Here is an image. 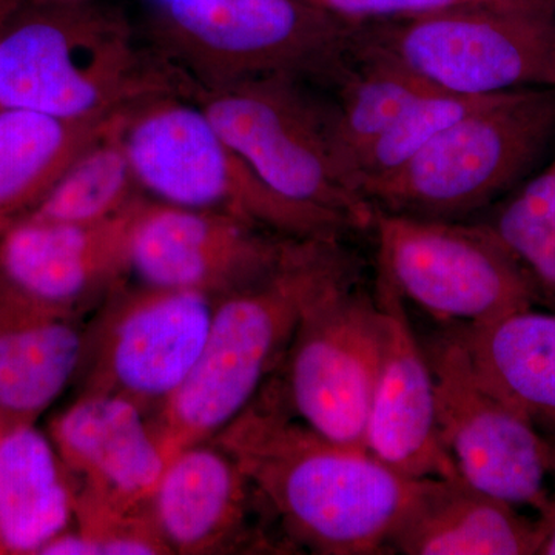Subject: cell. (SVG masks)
Listing matches in <instances>:
<instances>
[{"mask_svg": "<svg viewBox=\"0 0 555 555\" xmlns=\"http://www.w3.org/2000/svg\"><path fill=\"white\" fill-rule=\"evenodd\" d=\"M75 525V492L49 434L0 416V554L39 555Z\"/></svg>", "mask_w": 555, "mask_h": 555, "instance_id": "ffe728a7", "label": "cell"}, {"mask_svg": "<svg viewBox=\"0 0 555 555\" xmlns=\"http://www.w3.org/2000/svg\"><path fill=\"white\" fill-rule=\"evenodd\" d=\"M378 275L404 301L451 326L532 309L535 292L494 233L477 221H429L375 210Z\"/></svg>", "mask_w": 555, "mask_h": 555, "instance_id": "9c48e42d", "label": "cell"}, {"mask_svg": "<svg viewBox=\"0 0 555 555\" xmlns=\"http://www.w3.org/2000/svg\"><path fill=\"white\" fill-rule=\"evenodd\" d=\"M520 5L528 14L555 16V0H520Z\"/></svg>", "mask_w": 555, "mask_h": 555, "instance_id": "f1b7e54d", "label": "cell"}, {"mask_svg": "<svg viewBox=\"0 0 555 555\" xmlns=\"http://www.w3.org/2000/svg\"><path fill=\"white\" fill-rule=\"evenodd\" d=\"M124 115L126 109L80 150L49 193L24 219L96 224L118 217L147 196L139 185L124 142Z\"/></svg>", "mask_w": 555, "mask_h": 555, "instance_id": "cb8c5ba5", "label": "cell"}, {"mask_svg": "<svg viewBox=\"0 0 555 555\" xmlns=\"http://www.w3.org/2000/svg\"><path fill=\"white\" fill-rule=\"evenodd\" d=\"M555 153V89L492 94L403 167L364 189L375 210L470 221L545 169Z\"/></svg>", "mask_w": 555, "mask_h": 555, "instance_id": "5b68a950", "label": "cell"}, {"mask_svg": "<svg viewBox=\"0 0 555 555\" xmlns=\"http://www.w3.org/2000/svg\"><path fill=\"white\" fill-rule=\"evenodd\" d=\"M195 86L145 49L118 7L102 0L22 2L0 27V109L64 120L107 119Z\"/></svg>", "mask_w": 555, "mask_h": 555, "instance_id": "3957f363", "label": "cell"}, {"mask_svg": "<svg viewBox=\"0 0 555 555\" xmlns=\"http://www.w3.org/2000/svg\"><path fill=\"white\" fill-rule=\"evenodd\" d=\"M115 116L64 120L0 109V233L35 210L80 150Z\"/></svg>", "mask_w": 555, "mask_h": 555, "instance_id": "7402d4cb", "label": "cell"}, {"mask_svg": "<svg viewBox=\"0 0 555 555\" xmlns=\"http://www.w3.org/2000/svg\"><path fill=\"white\" fill-rule=\"evenodd\" d=\"M553 164H554V167H555V153H554Z\"/></svg>", "mask_w": 555, "mask_h": 555, "instance_id": "1f68e13d", "label": "cell"}, {"mask_svg": "<svg viewBox=\"0 0 555 555\" xmlns=\"http://www.w3.org/2000/svg\"><path fill=\"white\" fill-rule=\"evenodd\" d=\"M436 91L425 80L389 62L352 50V60L341 79L327 89L332 159L346 189L356 193L353 167L363 150L414 102Z\"/></svg>", "mask_w": 555, "mask_h": 555, "instance_id": "603a6c76", "label": "cell"}, {"mask_svg": "<svg viewBox=\"0 0 555 555\" xmlns=\"http://www.w3.org/2000/svg\"><path fill=\"white\" fill-rule=\"evenodd\" d=\"M374 292L385 338L369 411L366 449L404 477H456L438 436L433 369L409 320L406 301L382 275Z\"/></svg>", "mask_w": 555, "mask_h": 555, "instance_id": "e0dca14e", "label": "cell"}, {"mask_svg": "<svg viewBox=\"0 0 555 555\" xmlns=\"http://www.w3.org/2000/svg\"><path fill=\"white\" fill-rule=\"evenodd\" d=\"M356 27L306 0H158L147 21L153 49L196 90L272 75L331 89Z\"/></svg>", "mask_w": 555, "mask_h": 555, "instance_id": "277c9868", "label": "cell"}, {"mask_svg": "<svg viewBox=\"0 0 555 555\" xmlns=\"http://www.w3.org/2000/svg\"><path fill=\"white\" fill-rule=\"evenodd\" d=\"M425 349L438 436L459 476L485 494L539 513L553 477L546 437L485 386L454 327Z\"/></svg>", "mask_w": 555, "mask_h": 555, "instance_id": "7c38bea8", "label": "cell"}, {"mask_svg": "<svg viewBox=\"0 0 555 555\" xmlns=\"http://www.w3.org/2000/svg\"><path fill=\"white\" fill-rule=\"evenodd\" d=\"M291 240L232 215L150 198L134 228L130 268L139 283L218 299L268 273Z\"/></svg>", "mask_w": 555, "mask_h": 555, "instance_id": "9a60e30c", "label": "cell"}, {"mask_svg": "<svg viewBox=\"0 0 555 555\" xmlns=\"http://www.w3.org/2000/svg\"><path fill=\"white\" fill-rule=\"evenodd\" d=\"M0 297V416L36 423L78 375L87 326Z\"/></svg>", "mask_w": 555, "mask_h": 555, "instance_id": "d6986e66", "label": "cell"}, {"mask_svg": "<svg viewBox=\"0 0 555 555\" xmlns=\"http://www.w3.org/2000/svg\"><path fill=\"white\" fill-rule=\"evenodd\" d=\"M352 50L444 93L555 89V16L463 9L364 22L353 30Z\"/></svg>", "mask_w": 555, "mask_h": 555, "instance_id": "52a82bcc", "label": "cell"}, {"mask_svg": "<svg viewBox=\"0 0 555 555\" xmlns=\"http://www.w3.org/2000/svg\"><path fill=\"white\" fill-rule=\"evenodd\" d=\"M485 386L545 437H555V313L521 310L454 326Z\"/></svg>", "mask_w": 555, "mask_h": 555, "instance_id": "44dd1931", "label": "cell"}, {"mask_svg": "<svg viewBox=\"0 0 555 555\" xmlns=\"http://www.w3.org/2000/svg\"><path fill=\"white\" fill-rule=\"evenodd\" d=\"M145 196L96 224L22 219L0 233V297L82 317L126 283Z\"/></svg>", "mask_w": 555, "mask_h": 555, "instance_id": "4fadbf2b", "label": "cell"}, {"mask_svg": "<svg viewBox=\"0 0 555 555\" xmlns=\"http://www.w3.org/2000/svg\"><path fill=\"white\" fill-rule=\"evenodd\" d=\"M193 100L269 188L345 218L358 233L372 232L375 208L346 189L335 171L326 89L272 75L196 90Z\"/></svg>", "mask_w": 555, "mask_h": 555, "instance_id": "ba28073f", "label": "cell"}, {"mask_svg": "<svg viewBox=\"0 0 555 555\" xmlns=\"http://www.w3.org/2000/svg\"><path fill=\"white\" fill-rule=\"evenodd\" d=\"M491 230L531 281L537 301L555 309V167L528 179L470 219Z\"/></svg>", "mask_w": 555, "mask_h": 555, "instance_id": "d4e9b609", "label": "cell"}, {"mask_svg": "<svg viewBox=\"0 0 555 555\" xmlns=\"http://www.w3.org/2000/svg\"><path fill=\"white\" fill-rule=\"evenodd\" d=\"M306 2L352 24L404 20V17L423 16V14L438 13V11L463 9L524 13L518 0H306Z\"/></svg>", "mask_w": 555, "mask_h": 555, "instance_id": "4316f807", "label": "cell"}, {"mask_svg": "<svg viewBox=\"0 0 555 555\" xmlns=\"http://www.w3.org/2000/svg\"><path fill=\"white\" fill-rule=\"evenodd\" d=\"M360 278L363 262L346 240L292 238L268 273L218 298L198 361L150 416L167 462L232 423L283 364L306 310Z\"/></svg>", "mask_w": 555, "mask_h": 555, "instance_id": "7a4b0ae2", "label": "cell"}, {"mask_svg": "<svg viewBox=\"0 0 555 555\" xmlns=\"http://www.w3.org/2000/svg\"><path fill=\"white\" fill-rule=\"evenodd\" d=\"M150 513L171 554H295L257 486L214 440L170 456Z\"/></svg>", "mask_w": 555, "mask_h": 555, "instance_id": "5bb4252c", "label": "cell"}, {"mask_svg": "<svg viewBox=\"0 0 555 555\" xmlns=\"http://www.w3.org/2000/svg\"><path fill=\"white\" fill-rule=\"evenodd\" d=\"M22 2L43 3V2H76V0H22Z\"/></svg>", "mask_w": 555, "mask_h": 555, "instance_id": "4dcf8cb0", "label": "cell"}, {"mask_svg": "<svg viewBox=\"0 0 555 555\" xmlns=\"http://www.w3.org/2000/svg\"><path fill=\"white\" fill-rule=\"evenodd\" d=\"M215 302L199 292L124 283L87 326L79 396L120 398L155 415L198 361Z\"/></svg>", "mask_w": 555, "mask_h": 555, "instance_id": "30bf717a", "label": "cell"}, {"mask_svg": "<svg viewBox=\"0 0 555 555\" xmlns=\"http://www.w3.org/2000/svg\"><path fill=\"white\" fill-rule=\"evenodd\" d=\"M214 441L257 486L295 553L390 554V540L425 481L299 422L275 374Z\"/></svg>", "mask_w": 555, "mask_h": 555, "instance_id": "6da1fadb", "label": "cell"}, {"mask_svg": "<svg viewBox=\"0 0 555 555\" xmlns=\"http://www.w3.org/2000/svg\"><path fill=\"white\" fill-rule=\"evenodd\" d=\"M185 94H158L126 109L122 137L150 198L232 215L287 238H341L357 229L337 215L284 198L241 158Z\"/></svg>", "mask_w": 555, "mask_h": 555, "instance_id": "8992f818", "label": "cell"}, {"mask_svg": "<svg viewBox=\"0 0 555 555\" xmlns=\"http://www.w3.org/2000/svg\"><path fill=\"white\" fill-rule=\"evenodd\" d=\"M542 542L540 518L524 516L460 476L425 478L390 540V554L534 555Z\"/></svg>", "mask_w": 555, "mask_h": 555, "instance_id": "ac0fdd59", "label": "cell"}, {"mask_svg": "<svg viewBox=\"0 0 555 555\" xmlns=\"http://www.w3.org/2000/svg\"><path fill=\"white\" fill-rule=\"evenodd\" d=\"M47 434L72 480L75 520L149 513L167 459L144 411L116 397L78 396Z\"/></svg>", "mask_w": 555, "mask_h": 555, "instance_id": "2e32d148", "label": "cell"}, {"mask_svg": "<svg viewBox=\"0 0 555 555\" xmlns=\"http://www.w3.org/2000/svg\"><path fill=\"white\" fill-rule=\"evenodd\" d=\"M539 518L543 526V542L540 555H555V496L551 495L546 505L539 511Z\"/></svg>", "mask_w": 555, "mask_h": 555, "instance_id": "83f0119b", "label": "cell"}, {"mask_svg": "<svg viewBox=\"0 0 555 555\" xmlns=\"http://www.w3.org/2000/svg\"><path fill=\"white\" fill-rule=\"evenodd\" d=\"M22 0H0V27L9 20L11 13L20 7Z\"/></svg>", "mask_w": 555, "mask_h": 555, "instance_id": "f546056e", "label": "cell"}, {"mask_svg": "<svg viewBox=\"0 0 555 555\" xmlns=\"http://www.w3.org/2000/svg\"><path fill=\"white\" fill-rule=\"evenodd\" d=\"M491 96L436 91L414 102L358 156L352 173L353 192L363 198L364 189L403 167L441 131L480 107Z\"/></svg>", "mask_w": 555, "mask_h": 555, "instance_id": "484cf974", "label": "cell"}, {"mask_svg": "<svg viewBox=\"0 0 555 555\" xmlns=\"http://www.w3.org/2000/svg\"><path fill=\"white\" fill-rule=\"evenodd\" d=\"M383 338L375 292L361 278L321 295L299 321L275 372L292 414L327 440L366 449Z\"/></svg>", "mask_w": 555, "mask_h": 555, "instance_id": "8fae6325", "label": "cell"}]
</instances>
